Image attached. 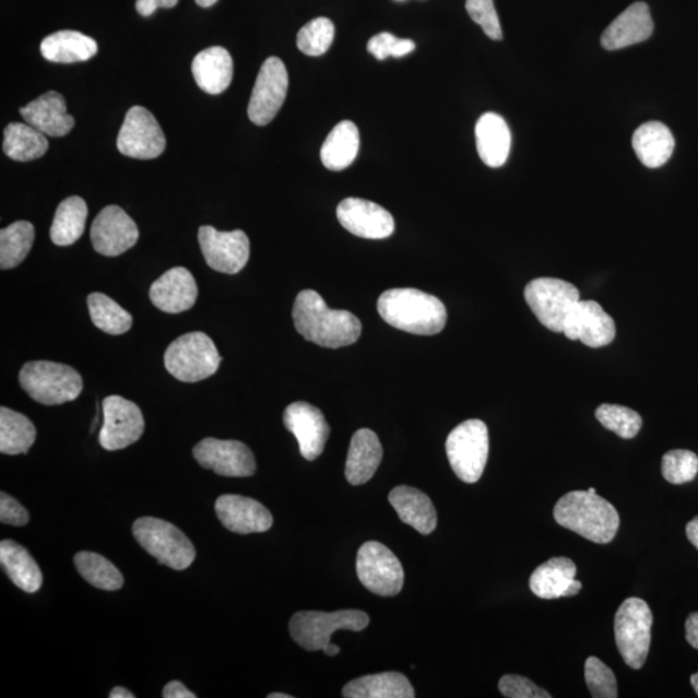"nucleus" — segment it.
<instances>
[{"mask_svg": "<svg viewBox=\"0 0 698 698\" xmlns=\"http://www.w3.org/2000/svg\"><path fill=\"white\" fill-rule=\"evenodd\" d=\"M293 320L296 331L320 347H347L362 335V322L354 313L330 309L313 291H303L296 296Z\"/></svg>", "mask_w": 698, "mask_h": 698, "instance_id": "1", "label": "nucleus"}, {"mask_svg": "<svg viewBox=\"0 0 698 698\" xmlns=\"http://www.w3.org/2000/svg\"><path fill=\"white\" fill-rule=\"evenodd\" d=\"M378 312L391 327L415 335H435L447 326L446 306L417 288H392L378 299Z\"/></svg>", "mask_w": 698, "mask_h": 698, "instance_id": "2", "label": "nucleus"}, {"mask_svg": "<svg viewBox=\"0 0 698 698\" xmlns=\"http://www.w3.org/2000/svg\"><path fill=\"white\" fill-rule=\"evenodd\" d=\"M554 518L563 528L599 545L612 542L619 528L615 506L589 490L569 492L563 496L555 506Z\"/></svg>", "mask_w": 698, "mask_h": 698, "instance_id": "3", "label": "nucleus"}, {"mask_svg": "<svg viewBox=\"0 0 698 698\" xmlns=\"http://www.w3.org/2000/svg\"><path fill=\"white\" fill-rule=\"evenodd\" d=\"M19 380L34 401L48 406L70 403L83 390L80 372L72 366L54 362L26 363L19 374Z\"/></svg>", "mask_w": 698, "mask_h": 698, "instance_id": "4", "label": "nucleus"}, {"mask_svg": "<svg viewBox=\"0 0 698 698\" xmlns=\"http://www.w3.org/2000/svg\"><path fill=\"white\" fill-rule=\"evenodd\" d=\"M221 364L222 356L216 345L202 331L179 336L165 352L167 371L186 383H197L214 376Z\"/></svg>", "mask_w": 698, "mask_h": 698, "instance_id": "5", "label": "nucleus"}, {"mask_svg": "<svg viewBox=\"0 0 698 698\" xmlns=\"http://www.w3.org/2000/svg\"><path fill=\"white\" fill-rule=\"evenodd\" d=\"M139 545L158 563L175 570H186L196 559L193 543L168 521L140 518L132 527Z\"/></svg>", "mask_w": 698, "mask_h": 698, "instance_id": "6", "label": "nucleus"}, {"mask_svg": "<svg viewBox=\"0 0 698 698\" xmlns=\"http://www.w3.org/2000/svg\"><path fill=\"white\" fill-rule=\"evenodd\" d=\"M446 448L451 469L463 483L481 481L489 456V433L483 421L461 423L449 434Z\"/></svg>", "mask_w": 698, "mask_h": 698, "instance_id": "7", "label": "nucleus"}, {"mask_svg": "<svg viewBox=\"0 0 698 698\" xmlns=\"http://www.w3.org/2000/svg\"><path fill=\"white\" fill-rule=\"evenodd\" d=\"M653 615L644 601L629 598L620 604L615 617V636L619 654L634 670L644 666L652 639Z\"/></svg>", "mask_w": 698, "mask_h": 698, "instance_id": "8", "label": "nucleus"}, {"mask_svg": "<svg viewBox=\"0 0 698 698\" xmlns=\"http://www.w3.org/2000/svg\"><path fill=\"white\" fill-rule=\"evenodd\" d=\"M370 618L363 611L343 610L333 613L298 612L291 620L293 639L305 650L322 651L330 644V637L338 630L363 631Z\"/></svg>", "mask_w": 698, "mask_h": 698, "instance_id": "9", "label": "nucleus"}, {"mask_svg": "<svg viewBox=\"0 0 698 698\" xmlns=\"http://www.w3.org/2000/svg\"><path fill=\"white\" fill-rule=\"evenodd\" d=\"M525 301L543 327L563 333L570 310L580 301V292L570 282L543 277L529 282Z\"/></svg>", "mask_w": 698, "mask_h": 698, "instance_id": "10", "label": "nucleus"}, {"mask_svg": "<svg viewBox=\"0 0 698 698\" xmlns=\"http://www.w3.org/2000/svg\"><path fill=\"white\" fill-rule=\"evenodd\" d=\"M356 569L359 582L372 594L398 595L404 587V569L390 548L370 541L358 549Z\"/></svg>", "mask_w": 698, "mask_h": 698, "instance_id": "11", "label": "nucleus"}, {"mask_svg": "<svg viewBox=\"0 0 698 698\" xmlns=\"http://www.w3.org/2000/svg\"><path fill=\"white\" fill-rule=\"evenodd\" d=\"M117 147L130 158L154 159L165 152L166 138L152 113L137 105L127 111Z\"/></svg>", "mask_w": 698, "mask_h": 698, "instance_id": "12", "label": "nucleus"}, {"mask_svg": "<svg viewBox=\"0 0 698 698\" xmlns=\"http://www.w3.org/2000/svg\"><path fill=\"white\" fill-rule=\"evenodd\" d=\"M288 74L285 63L279 58L267 59L260 68L249 103L250 121L257 126L271 123L285 103Z\"/></svg>", "mask_w": 698, "mask_h": 698, "instance_id": "13", "label": "nucleus"}, {"mask_svg": "<svg viewBox=\"0 0 698 698\" xmlns=\"http://www.w3.org/2000/svg\"><path fill=\"white\" fill-rule=\"evenodd\" d=\"M104 425L98 441L105 450L115 451L132 446L144 434L145 422L140 407L121 397L103 401Z\"/></svg>", "mask_w": 698, "mask_h": 698, "instance_id": "14", "label": "nucleus"}, {"mask_svg": "<svg viewBox=\"0 0 698 698\" xmlns=\"http://www.w3.org/2000/svg\"><path fill=\"white\" fill-rule=\"evenodd\" d=\"M199 241L211 270L236 274L249 262L250 241L244 230L218 232L210 225H203L199 230Z\"/></svg>", "mask_w": 698, "mask_h": 698, "instance_id": "15", "label": "nucleus"}, {"mask_svg": "<svg viewBox=\"0 0 698 698\" xmlns=\"http://www.w3.org/2000/svg\"><path fill=\"white\" fill-rule=\"evenodd\" d=\"M193 456L203 469L227 477H249L256 474L252 451L241 441L204 439L193 448Z\"/></svg>", "mask_w": 698, "mask_h": 698, "instance_id": "16", "label": "nucleus"}, {"mask_svg": "<svg viewBox=\"0 0 698 698\" xmlns=\"http://www.w3.org/2000/svg\"><path fill=\"white\" fill-rule=\"evenodd\" d=\"M139 239L135 222L119 206L104 208L91 227L94 249L104 257H119L133 248Z\"/></svg>", "mask_w": 698, "mask_h": 698, "instance_id": "17", "label": "nucleus"}, {"mask_svg": "<svg viewBox=\"0 0 698 698\" xmlns=\"http://www.w3.org/2000/svg\"><path fill=\"white\" fill-rule=\"evenodd\" d=\"M563 334L570 341H581L590 348H601L615 340L616 323L599 303L580 300L570 310Z\"/></svg>", "mask_w": 698, "mask_h": 698, "instance_id": "18", "label": "nucleus"}, {"mask_svg": "<svg viewBox=\"0 0 698 698\" xmlns=\"http://www.w3.org/2000/svg\"><path fill=\"white\" fill-rule=\"evenodd\" d=\"M285 427L299 442V450L307 461H315L326 449L330 427L320 409L298 401L286 407L284 413Z\"/></svg>", "mask_w": 698, "mask_h": 698, "instance_id": "19", "label": "nucleus"}, {"mask_svg": "<svg viewBox=\"0 0 698 698\" xmlns=\"http://www.w3.org/2000/svg\"><path fill=\"white\" fill-rule=\"evenodd\" d=\"M336 216L343 228L362 238L385 239L394 230L393 217L386 209L362 199L342 201Z\"/></svg>", "mask_w": 698, "mask_h": 698, "instance_id": "20", "label": "nucleus"}, {"mask_svg": "<svg viewBox=\"0 0 698 698\" xmlns=\"http://www.w3.org/2000/svg\"><path fill=\"white\" fill-rule=\"evenodd\" d=\"M215 512L228 531L237 534L270 531L273 518L270 510L258 500L236 495H224L216 499Z\"/></svg>", "mask_w": 698, "mask_h": 698, "instance_id": "21", "label": "nucleus"}, {"mask_svg": "<svg viewBox=\"0 0 698 698\" xmlns=\"http://www.w3.org/2000/svg\"><path fill=\"white\" fill-rule=\"evenodd\" d=\"M150 296L153 306L162 312L181 313L194 306L199 287L187 268L175 267L153 282Z\"/></svg>", "mask_w": 698, "mask_h": 698, "instance_id": "22", "label": "nucleus"}, {"mask_svg": "<svg viewBox=\"0 0 698 698\" xmlns=\"http://www.w3.org/2000/svg\"><path fill=\"white\" fill-rule=\"evenodd\" d=\"M27 125L47 137L61 138L73 130L75 119L67 110L66 98L56 91L35 98L34 102L20 109Z\"/></svg>", "mask_w": 698, "mask_h": 698, "instance_id": "23", "label": "nucleus"}, {"mask_svg": "<svg viewBox=\"0 0 698 698\" xmlns=\"http://www.w3.org/2000/svg\"><path fill=\"white\" fill-rule=\"evenodd\" d=\"M652 34L653 20L650 7L643 2H637L606 27L602 35V46L608 51H616V49L641 44L650 39Z\"/></svg>", "mask_w": 698, "mask_h": 698, "instance_id": "24", "label": "nucleus"}, {"mask_svg": "<svg viewBox=\"0 0 698 698\" xmlns=\"http://www.w3.org/2000/svg\"><path fill=\"white\" fill-rule=\"evenodd\" d=\"M383 458V448L371 429H358L352 436L345 462V478L351 485H364L371 481Z\"/></svg>", "mask_w": 698, "mask_h": 698, "instance_id": "25", "label": "nucleus"}, {"mask_svg": "<svg viewBox=\"0 0 698 698\" xmlns=\"http://www.w3.org/2000/svg\"><path fill=\"white\" fill-rule=\"evenodd\" d=\"M476 146L486 166L498 168L506 164L511 151V131L497 113H485L476 123Z\"/></svg>", "mask_w": 698, "mask_h": 698, "instance_id": "26", "label": "nucleus"}, {"mask_svg": "<svg viewBox=\"0 0 698 698\" xmlns=\"http://www.w3.org/2000/svg\"><path fill=\"white\" fill-rule=\"evenodd\" d=\"M388 500L397 510L401 521L423 535L431 534L437 527V512L425 493L401 485L394 488Z\"/></svg>", "mask_w": 698, "mask_h": 698, "instance_id": "27", "label": "nucleus"}, {"mask_svg": "<svg viewBox=\"0 0 698 698\" xmlns=\"http://www.w3.org/2000/svg\"><path fill=\"white\" fill-rule=\"evenodd\" d=\"M196 83L204 93L221 95L230 86L233 60L227 49L210 47L196 56L192 62Z\"/></svg>", "mask_w": 698, "mask_h": 698, "instance_id": "28", "label": "nucleus"}, {"mask_svg": "<svg viewBox=\"0 0 698 698\" xmlns=\"http://www.w3.org/2000/svg\"><path fill=\"white\" fill-rule=\"evenodd\" d=\"M632 146L641 164L648 168H659L672 157L675 140L664 123L648 122L634 133Z\"/></svg>", "mask_w": 698, "mask_h": 698, "instance_id": "29", "label": "nucleus"}, {"mask_svg": "<svg viewBox=\"0 0 698 698\" xmlns=\"http://www.w3.org/2000/svg\"><path fill=\"white\" fill-rule=\"evenodd\" d=\"M98 51L97 42L80 32L61 31L42 42L40 54L51 62L73 63L93 59Z\"/></svg>", "mask_w": 698, "mask_h": 698, "instance_id": "30", "label": "nucleus"}, {"mask_svg": "<svg viewBox=\"0 0 698 698\" xmlns=\"http://www.w3.org/2000/svg\"><path fill=\"white\" fill-rule=\"evenodd\" d=\"M0 563L10 580L25 592H37L44 584L38 564L27 549L15 541L4 540L0 543Z\"/></svg>", "mask_w": 698, "mask_h": 698, "instance_id": "31", "label": "nucleus"}, {"mask_svg": "<svg viewBox=\"0 0 698 698\" xmlns=\"http://www.w3.org/2000/svg\"><path fill=\"white\" fill-rule=\"evenodd\" d=\"M345 698H413L412 683L400 673L366 675L345 684Z\"/></svg>", "mask_w": 698, "mask_h": 698, "instance_id": "32", "label": "nucleus"}, {"mask_svg": "<svg viewBox=\"0 0 698 698\" xmlns=\"http://www.w3.org/2000/svg\"><path fill=\"white\" fill-rule=\"evenodd\" d=\"M576 564L568 558H553L534 570L529 580L533 594L546 601L566 596L569 584L576 580Z\"/></svg>", "mask_w": 698, "mask_h": 698, "instance_id": "33", "label": "nucleus"}, {"mask_svg": "<svg viewBox=\"0 0 698 698\" xmlns=\"http://www.w3.org/2000/svg\"><path fill=\"white\" fill-rule=\"evenodd\" d=\"M359 150V132L351 121H343L330 132L321 147L323 166L331 171H342L354 164Z\"/></svg>", "mask_w": 698, "mask_h": 698, "instance_id": "34", "label": "nucleus"}, {"mask_svg": "<svg viewBox=\"0 0 698 698\" xmlns=\"http://www.w3.org/2000/svg\"><path fill=\"white\" fill-rule=\"evenodd\" d=\"M88 209L81 197L73 196L63 200L54 217L49 236L58 246H70L80 239L86 229Z\"/></svg>", "mask_w": 698, "mask_h": 698, "instance_id": "35", "label": "nucleus"}, {"mask_svg": "<svg viewBox=\"0 0 698 698\" xmlns=\"http://www.w3.org/2000/svg\"><path fill=\"white\" fill-rule=\"evenodd\" d=\"M3 151L13 161L29 162L44 157L48 140L33 126L13 122L5 127Z\"/></svg>", "mask_w": 698, "mask_h": 698, "instance_id": "36", "label": "nucleus"}, {"mask_svg": "<svg viewBox=\"0 0 698 698\" xmlns=\"http://www.w3.org/2000/svg\"><path fill=\"white\" fill-rule=\"evenodd\" d=\"M37 439V429L24 414L9 407L0 409V451L2 454H25Z\"/></svg>", "mask_w": 698, "mask_h": 698, "instance_id": "37", "label": "nucleus"}, {"mask_svg": "<svg viewBox=\"0 0 698 698\" xmlns=\"http://www.w3.org/2000/svg\"><path fill=\"white\" fill-rule=\"evenodd\" d=\"M34 239L35 229L29 222H16L0 230V268L12 270L23 263Z\"/></svg>", "mask_w": 698, "mask_h": 698, "instance_id": "38", "label": "nucleus"}, {"mask_svg": "<svg viewBox=\"0 0 698 698\" xmlns=\"http://www.w3.org/2000/svg\"><path fill=\"white\" fill-rule=\"evenodd\" d=\"M91 320L104 333L121 335L132 327V316L117 301L102 293L90 294L87 298Z\"/></svg>", "mask_w": 698, "mask_h": 698, "instance_id": "39", "label": "nucleus"}, {"mask_svg": "<svg viewBox=\"0 0 698 698\" xmlns=\"http://www.w3.org/2000/svg\"><path fill=\"white\" fill-rule=\"evenodd\" d=\"M74 563L84 580L97 589L116 591L123 587L122 573L115 564L102 555L88 552L78 553L74 556Z\"/></svg>", "mask_w": 698, "mask_h": 698, "instance_id": "40", "label": "nucleus"}, {"mask_svg": "<svg viewBox=\"0 0 698 698\" xmlns=\"http://www.w3.org/2000/svg\"><path fill=\"white\" fill-rule=\"evenodd\" d=\"M595 415L603 427L615 433L620 439H632L643 426L640 415L626 406L603 404L596 409Z\"/></svg>", "mask_w": 698, "mask_h": 698, "instance_id": "41", "label": "nucleus"}, {"mask_svg": "<svg viewBox=\"0 0 698 698\" xmlns=\"http://www.w3.org/2000/svg\"><path fill=\"white\" fill-rule=\"evenodd\" d=\"M335 35L334 24L327 17L309 21L298 33V48L307 56H321L329 51Z\"/></svg>", "mask_w": 698, "mask_h": 698, "instance_id": "42", "label": "nucleus"}, {"mask_svg": "<svg viewBox=\"0 0 698 698\" xmlns=\"http://www.w3.org/2000/svg\"><path fill=\"white\" fill-rule=\"evenodd\" d=\"M698 474V457L694 451L670 450L662 458V475L670 484L682 485L695 481Z\"/></svg>", "mask_w": 698, "mask_h": 698, "instance_id": "43", "label": "nucleus"}, {"mask_svg": "<svg viewBox=\"0 0 698 698\" xmlns=\"http://www.w3.org/2000/svg\"><path fill=\"white\" fill-rule=\"evenodd\" d=\"M584 679L592 697L616 698L618 696L615 674L598 658H589L584 662Z\"/></svg>", "mask_w": 698, "mask_h": 698, "instance_id": "44", "label": "nucleus"}, {"mask_svg": "<svg viewBox=\"0 0 698 698\" xmlns=\"http://www.w3.org/2000/svg\"><path fill=\"white\" fill-rule=\"evenodd\" d=\"M465 10L472 21L482 26V29L493 40L504 38L495 2L493 0H465Z\"/></svg>", "mask_w": 698, "mask_h": 698, "instance_id": "45", "label": "nucleus"}, {"mask_svg": "<svg viewBox=\"0 0 698 698\" xmlns=\"http://www.w3.org/2000/svg\"><path fill=\"white\" fill-rule=\"evenodd\" d=\"M415 44L411 39H398L390 33H379L374 35L369 40L368 51L378 60L393 58H403V56L413 52Z\"/></svg>", "mask_w": 698, "mask_h": 698, "instance_id": "46", "label": "nucleus"}, {"mask_svg": "<svg viewBox=\"0 0 698 698\" xmlns=\"http://www.w3.org/2000/svg\"><path fill=\"white\" fill-rule=\"evenodd\" d=\"M500 694L509 698H549L552 695L542 689L531 679L520 675H505L499 681Z\"/></svg>", "mask_w": 698, "mask_h": 698, "instance_id": "47", "label": "nucleus"}, {"mask_svg": "<svg viewBox=\"0 0 698 698\" xmlns=\"http://www.w3.org/2000/svg\"><path fill=\"white\" fill-rule=\"evenodd\" d=\"M0 521L7 525L24 527L29 523V512L15 498L2 493L0 495Z\"/></svg>", "mask_w": 698, "mask_h": 698, "instance_id": "48", "label": "nucleus"}, {"mask_svg": "<svg viewBox=\"0 0 698 698\" xmlns=\"http://www.w3.org/2000/svg\"><path fill=\"white\" fill-rule=\"evenodd\" d=\"M179 0H137V10L141 16L150 17L158 9H174Z\"/></svg>", "mask_w": 698, "mask_h": 698, "instance_id": "49", "label": "nucleus"}, {"mask_svg": "<svg viewBox=\"0 0 698 698\" xmlns=\"http://www.w3.org/2000/svg\"><path fill=\"white\" fill-rule=\"evenodd\" d=\"M164 698H196L197 696L180 682H170L164 688Z\"/></svg>", "mask_w": 698, "mask_h": 698, "instance_id": "50", "label": "nucleus"}, {"mask_svg": "<svg viewBox=\"0 0 698 698\" xmlns=\"http://www.w3.org/2000/svg\"><path fill=\"white\" fill-rule=\"evenodd\" d=\"M686 639L695 650H698V612L689 615L686 620Z\"/></svg>", "mask_w": 698, "mask_h": 698, "instance_id": "51", "label": "nucleus"}, {"mask_svg": "<svg viewBox=\"0 0 698 698\" xmlns=\"http://www.w3.org/2000/svg\"><path fill=\"white\" fill-rule=\"evenodd\" d=\"M686 533L689 542L698 549V517L689 521Z\"/></svg>", "mask_w": 698, "mask_h": 698, "instance_id": "52", "label": "nucleus"}, {"mask_svg": "<svg viewBox=\"0 0 698 698\" xmlns=\"http://www.w3.org/2000/svg\"><path fill=\"white\" fill-rule=\"evenodd\" d=\"M110 698H133L135 695L131 693V690L126 689L123 687H116L111 690Z\"/></svg>", "mask_w": 698, "mask_h": 698, "instance_id": "53", "label": "nucleus"}, {"mask_svg": "<svg viewBox=\"0 0 698 698\" xmlns=\"http://www.w3.org/2000/svg\"><path fill=\"white\" fill-rule=\"evenodd\" d=\"M581 590H582V583L580 581L575 580L572 583L569 584V588L566 592V596L564 598L575 596Z\"/></svg>", "mask_w": 698, "mask_h": 698, "instance_id": "54", "label": "nucleus"}, {"mask_svg": "<svg viewBox=\"0 0 698 698\" xmlns=\"http://www.w3.org/2000/svg\"><path fill=\"white\" fill-rule=\"evenodd\" d=\"M323 653H326L327 655H336L338 653L341 652V648L334 644H329L326 648H323Z\"/></svg>", "mask_w": 698, "mask_h": 698, "instance_id": "55", "label": "nucleus"}, {"mask_svg": "<svg viewBox=\"0 0 698 698\" xmlns=\"http://www.w3.org/2000/svg\"><path fill=\"white\" fill-rule=\"evenodd\" d=\"M217 0H196V3L202 7V9H209V7H213Z\"/></svg>", "mask_w": 698, "mask_h": 698, "instance_id": "56", "label": "nucleus"}, {"mask_svg": "<svg viewBox=\"0 0 698 698\" xmlns=\"http://www.w3.org/2000/svg\"><path fill=\"white\" fill-rule=\"evenodd\" d=\"M690 683H693V687L696 690V694L698 696V673L690 676Z\"/></svg>", "mask_w": 698, "mask_h": 698, "instance_id": "57", "label": "nucleus"}, {"mask_svg": "<svg viewBox=\"0 0 698 698\" xmlns=\"http://www.w3.org/2000/svg\"><path fill=\"white\" fill-rule=\"evenodd\" d=\"M293 696L286 694H271L268 698H292Z\"/></svg>", "mask_w": 698, "mask_h": 698, "instance_id": "58", "label": "nucleus"}, {"mask_svg": "<svg viewBox=\"0 0 698 698\" xmlns=\"http://www.w3.org/2000/svg\"><path fill=\"white\" fill-rule=\"evenodd\" d=\"M590 493H596L595 488H589Z\"/></svg>", "mask_w": 698, "mask_h": 698, "instance_id": "59", "label": "nucleus"}]
</instances>
